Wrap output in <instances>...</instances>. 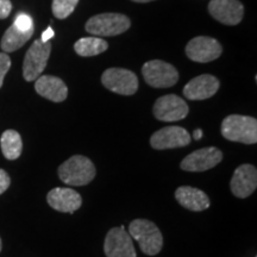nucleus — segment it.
<instances>
[{"label": "nucleus", "instance_id": "9", "mask_svg": "<svg viewBox=\"0 0 257 257\" xmlns=\"http://www.w3.org/2000/svg\"><path fill=\"white\" fill-rule=\"evenodd\" d=\"M153 112L156 119L161 121H179L187 117L189 108L182 98L175 94H167L157 99Z\"/></svg>", "mask_w": 257, "mask_h": 257}, {"label": "nucleus", "instance_id": "3", "mask_svg": "<svg viewBox=\"0 0 257 257\" xmlns=\"http://www.w3.org/2000/svg\"><path fill=\"white\" fill-rule=\"evenodd\" d=\"M131 238L140 243V248L148 256H155L162 250L163 236L155 223L148 219H135L128 226Z\"/></svg>", "mask_w": 257, "mask_h": 257}, {"label": "nucleus", "instance_id": "19", "mask_svg": "<svg viewBox=\"0 0 257 257\" xmlns=\"http://www.w3.org/2000/svg\"><path fill=\"white\" fill-rule=\"evenodd\" d=\"M34 28L30 29V30L24 31L12 24L5 31L4 36L2 38V42H0V48H2L4 53H14V51L18 50L19 48L23 47L30 40L32 35H34Z\"/></svg>", "mask_w": 257, "mask_h": 257}, {"label": "nucleus", "instance_id": "21", "mask_svg": "<svg viewBox=\"0 0 257 257\" xmlns=\"http://www.w3.org/2000/svg\"><path fill=\"white\" fill-rule=\"evenodd\" d=\"M0 146H2L3 155L10 161L17 160L22 155L23 142L21 135L16 130H6L0 140Z\"/></svg>", "mask_w": 257, "mask_h": 257}, {"label": "nucleus", "instance_id": "26", "mask_svg": "<svg viewBox=\"0 0 257 257\" xmlns=\"http://www.w3.org/2000/svg\"><path fill=\"white\" fill-rule=\"evenodd\" d=\"M12 11L11 0H0V19L8 18Z\"/></svg>", "mask_w": 257, "mask_h": 257}, {"label": "nucleus", "instance_id": "16", "mask_svg": "<svg viewBox=\"0 0 257 257\" xmlns=\"http://www.w3.org/2000/svg\"><path fill=\"white\" fill-rule=\"evenodd\" d=\"M47 201L51 208L63 213H74L82 205V198L72 188L56 187L49 191Z\"/></svg>", "mask_w": 257, "mask_h": 257}, {"label": "nucleus", "instance_id": "11", "mask_svg": "<svg viewBox=\"0 0 257 257\" xmlns=\"http://www.w3.org/2000/svg\"><path fill=\"white\" fill-rule=\"evenodd\" d=\"M104 251L107 257H136L133 238L125 231L124 225L108 231L104 243Z\"/></svg>", "mask_w": 257, "mask_h": 257}, {"label": "nucleus", "instance_id": "2", "mask_svg": "<svg viewBox=\"0 0 257 257\" xmlns=\"http://www.w3.org/2000/svg\"><path fill=\"white\" fill-rule=\"evenodd\" d=\"M221 135L231 142L243 144L257 143L256 118L242 114H230L221 123Z\"/></svg>", "mask_w": 257, "mask_h": 257}, {"label": "nucleus", "instance_id": "28", "mask_svg": "<svg viewBox=\"0 0 257 257\" xmlns=\"http://www.w3.org/2000/svg\"><path fill=\"white\" fill-rule=\"evenodd\" d=\"M201 137H202L201 128H197V130H194V133H193V138H194L195 141H199V140H201Z\"/></svg>", "mask_w": 257, "mask_h": 257}, {"label": "nucleus", "instance_id": "30", "mask_svg": "<svg viewBox=\"0 0 257 257\" xmlns=\"http://www.w3.org/2000/svg\"><path fill=\"white\" fill-rule=\"evenodd\" d=\"M2 248H3V243H2V238H0V251H2Z\"/></svg>", "mask_w": 257, "mask_h": 257}, {"label": "nucleus", "instance_id": "25", "mask_svg": "<svg viewBox=\"0 0 257 257\" xmlns=\"http://www.w3.org/2000/svg\"><path fill=\"white\" fill-rule=\"evenodd\" d=\"M10 185H11V178H10V175L4 169H0V195L5 191H8Z\"/></svg>", "mask_w": 257, "mask_h": 257}, {"label": "nucleus", "instance_id": "18", "mask_svg": "<svg viewBox=\"0 0 257 257\" xmlns=\"http://www.w3.org/2000/svg\"><path fill=\"white\" fill-rule=\"evenodd\" d=\"M175 199L181 206L194 212L207 210L211 205L206 193L191 186H181L176 189Z\"/></svg>", "mask_w": 257, "mask_h": 257}, {"label": "nucleus", "instance_id": "5", "mask_svg": "<svg viewBox=\"0 0 257 257\" xmlns=\"http://www.w3.org/2000/svg\"><path fill=\"white\" fill-rule=\"evenodd\" d=\"M142 74L146 82L154 88L173 87L179 81L178 69L173 64L161 60H152L144 63Z\"/></svg>", "mask_w": 257, "mask_h": 257}, {"label": "nucleus", "instance_id": "20", "mask_svg": "<svg viewBox=\"0 0 257 257\" xmlns=\"http://www.w3.org/2000/svg\"><path fill=\"white\" fill-rule=\"evenodd\" d=\"M108 49V43L100 37H82L74 44V50L81 57L100 55Z\"/></svg>", "mask_w": 257, "mask_h": 257}, {"label": "nucleus", "instance_id": "10", "mask_svg": "<svg viewBox=\"0 0 257 257\" xmlns=\"http://www.w3.org/2000/svg\"><path fill=\"white\" fill-rule=\"evenodd\" d=\"M221 160H223V153L218 148H202L186 156L180 167L186 172H205L219 165Z\"/></svg>", "mask_w": 257, "mask_h": 257}, {"label": "nucleus", "instance_id": "4", "mask_svg": "<svg viewBox=\"0 0 257 257\" xmlns=\"http://www.w3.org/2000/svg\"><path fill=\"white\" fill-rule=\"evenodd\" d=\"M131 27L130 18L121 14L95 15L87 21L85 30L93 36L112 37L124 34Z\"/></svg>", "mask_w": 257, "mask_h": 257}, {"label": "nucleus", "instance_id": "17", "mask_svg": "<svg viewBox=\"0 0 257 257\" xmlns=\"http://www.w3.org/2000/svg\"><path fill=\"white\" fill-rule=\"evenodd\" d=\"M35 89L43 98L54 102H62L68 96V87L62 79L54 75H41L35 83Z\"/></svg>", "mask_w": 257, "mask_h": 257}, {"label": "nucleus", "instance_id": "6", "mask_svg": "<svg viewBox=\"0 0 257 257\" xmlns=\"http://www.w3.org/2000/svg\"><path fill=\"white\" fill-rule=\"evenodd\" d=\"M51 53V43L36 40L29 48L23 62V76L27 81H35L46 69Z\"/></svg>", "mask_w": 257, "mask_h": 257}, {"label": "nucleus", "instance_id": "15", "mask_svg": "<svg viewBox=\"0 0 257 257\" xmlns=\"http://www.w3.org/2000/svg\"><path fill=\"white\" fill-rule=\"evenodd\" d=\"M220 82L214 75L202 74L192 79L184 87V95L189 100H206L219 89Z\"/></svg>", "mask_w": 257, "mask_h": 257}, {"label": "nucleus", "instance_id": "29", "mask_svg": "<svg viewBox=\"0 0 257 257\" xmlns=\"http://www.w3.org/2000/svg\"><path fill=\"white\" fill-rule=\"evenodd\" d=\"M131 2H135V3H140V4H146V3L155 2V0H131Z\"/></svg>", "mask_w": 257, "mask_h": 257}, {"label": "nucleus", "instance_id": "27", "mask_svg": "<svg viewBox=\"0 0 257 257\" xmlns=\"http://www.w3.org/2000/svg\"><path fill=\"white\" fill-rule=\"evenodd\" d=\"M54 35H55V32H54V30H53V28L51 27H49L47 29L46 31L43 32V34H42V38H41V41L42 42H49L51 38L54 37Z\"/></svg>", "mask_w": 257, "mask_h": 257}, {"label": "nucleus", "instance_id": "7", "mask_svg": "<svg viewBox=\"0 0 257 257\" xmlns=\"http://www.w3.org/2000/svg\"><path fill=\"white\" fill-rule=\"evenodd\" d=\"M101 82L108 91L120 95H134L138 89L137 75L125 68H108L101 75Z\"/></svg>", "mask_w": 257, "mask_h": 257}, {"label": "nucleus", "instance_id": "14", "mask_svg": "<svg viewBox=\"0 0 257 257\" xmlns=\"http://www.w3.org/2000/svg\"><path fill=\"white\" fill-rule=\"evenodd\" d=\"M231 192L237 198H248L257 187V169L252 165H242L234 170L230 182Z\"/></svg>", "mask_w": 257, "mask_h": 257}, {"label": "nucleus", "instance_id": "13", "mask_svg": "<svg viewBox=\"0 0 257 257\" xmlns=\"http://www.w3.org/2000/svg\"><path fill=\"white\" fill-rule=\"evenodd\" d=\"M208 12L221 24L237 25L243 19L244 6L239 0H211Z\"/></svg>", "mask_w": 257, "mask_h": 257}, {"label": "nucleus", "instance_id": "8", "mask_svg": "<svg viewBox=\"0 0 257 257\" xmlns=\"http://www.w3.org/2000/svg\"><path fill=\"white\" fill-rule=\"evenodd\" d=\"M223 47L216 38L198 36L191 40L186 46V55L189 60L199 63H207L219 59Z\"/></svg>", "mask_w": 257, "mask_h": 257}, {"label": "nucleus", "instance_id": "23", "mask_svg": "<svg viewBox=\"0 0 257 257\" xmlns=\"http://www.w3.org/2000/svg\"><path fill=\"white\" fill-rule=\"evenodd\" d=\"M14 25L15 27H17L18 29H21V30L27 31L34 28V22H32V18L28 14L21 12V14L16 16Z\"/></svg>", "mask_w": 257, "mask_h": 257}, {"label": "nucleus", "instance_id": "24", "mask_svg": "<svg viewBox=\"0 0 257 257\" xmlns=\"http://www.w3.org/2000/svg\"><path fill=\"white\" fill-rule=\"evenodd\" d=\"M11 68V59L6 53H0V88L4 83L5 75Z\"/></svg>", "mask_w": 257, "mask_h": 257}, {"label": "nucleus", "instance_id": "1", "mask_svg": "<svg viewBox=\"0 0 257 257\" xmlns=\"http://www.w3.org/2000/svg\"><path fill=\"white\" fill-rule=\"evenodd\" d=\"M57 174L68 186H85L95 178L96 169L88 157L74 155L59 167Z\"/></svg>", "mask_w": 257, "mask_h": 257}, {"label": "nucleus", "instance_id": "12", "mask_svg": "<svg viewBox=\"0 0 257 257\" xmlns=\"http://www.w3.org/2000/svg\"><path fill=\"white\" fill-rule=\"evenodd\" d=\"M191 143V135L181 126H166L150 137V146L156 150L182 148Z\"/></svg>", "mask_w": 257, "mask_h": 257}, {"label": "nucleus", "instance_id": "22", "mask_svg": "<svg viewBox=\"0 0 257 257\" xmlns=\"http://www.w3.org/2000/svg\"><path fill=\"white\" fill-rule=\"evenodd\" d=\"M79 0H53L51 11L59 19H66L73 14Z\"/></svg>", "mask_w": 257, "mask_h": 257}]
</instances>
